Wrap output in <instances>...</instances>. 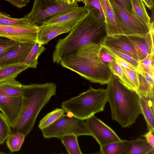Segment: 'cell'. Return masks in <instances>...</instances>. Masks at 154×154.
I'll use <instances>...</instances> for the list:
<instances>
[{
  "instance_id": "28",
  "label": "cell",
  "mask_w": 154,
  "mask_h": 154,
  "mask_svg": "<svg viewBox=\"0 0 154 154\" xmlns=\"http://www.w3.org/2000/svg\"><path fill=\"white\" fill-rule=\"evenodd\" d=\"M36 24L24 17L20 19L14 18L0 12V25L31 26Z\"/></svg>"
},
{
  "instance_id": "36",
  "label": "cell",
  "mask_w": 154,
  "mask_h": 154,
  "mask_svg": "<svg viewBox=\"0 0 154 154\" xmlns=\"http://www.w3.org/2000/svg\"><path fill=\"white\" fill-rule=\"evenodd\" d=\"M154 54H149L139 61V69L146 72L154 73Z\"/></svg>"
},
{
  "instance_id": "6",
  "label": "cell",
  "mask_w": 154,
  "mask_h": 154,
  "mask_svg": "<svg viewBox=\"0 0 154 154\" xmlns=\"http://www.w3.org/2000/svg\"><path fill=\"white\" fill-rule=\"evenodd\" d=\"M45 138H60L69 134L78 137L86 135L92 136L86 123L84 120L73 117H69L65 115L50 125L41 130Z\"/></svg>"
},
{
  "instance_id": "31",
  "label": "cell",
  "mask_w": 154,
  "mask_h": 154,
  "mask_svg": "<svg viewBox=\"0 0 154 154\" xmlns=\"http://www.w3.org/2000/svg\"><path fill=\"white\" fill-rule=\"evenodd\" d=\"M108 65L114 75L117 76L123 84L127 87L133 90L130 82L121 66L117 63L116 60L108 63Z\"/></svg>"
},
{
  "instance_id": "9",
  "label": "cell",
  "mask_w": 154,
  "mask_h": 154,
  "mask_svg": "<svg viewBox=\"0 0 154 154\" xmlns=\"http://www.w3.org/2000/svg\"><path fill=\"white\" fill-rule=\"evenodd\" d=\"M38 26L0 25V36L19 43L37 41Z\"/></svg>"
},
{
  "instance_id": "32",
  "label": "cell",
  "mask_w": 154,
  "mask_h": 154,
  "mask_svg": "<svg viewBox=\"0 0 154 154\" xmlns=\"http://www.w3.org/2000/svg\"><path fill=\"white\" fill-rule=\"evenodd\" d=\"M11 131V127L7 119L0 112V144L4 143Z\"/></svg>"
},
{
  "instance_id": "10",
  "label": "cell",
  "mask_w": 154,
  "mask_h": 154,
  "mask_svg": "<svg viewBox=\"0 0 154 154\" xmlns=\"http://www.w3.org/2000/svg\"><path fill=\"white\" fill-rule=\"evenodd\" d=\"M86 120V123L92 136L100 146L122 140L111 128L94 115Z\"/></svg>"
},
{
  "instance_id": "16",
  "label": "cell",
  "mask_w": 154,
  "mask_h": 154,
  "mask_svg": "<svg viewBox=\"0 0 154 154\" xmlns=\"http://www.w3.org/2000/svg\"><path fill=\"white\" fill-rule=\"evenodd\" d=\"M138 94L141 113L145 119L148 130L154 131V93Z\"/></svg>"
},
{
  "instance_id": "11",
  "label": "cell",
  "mask_w": 154,
  "mask_h": 154,
  "mask_svg": "<svg viewBox=\"0 0 154 154\" xmlns=\"http://www.w3.org/2000/svg\"><path fill=\"white\" fill-rule=\"evenodd\" d=\"M88 12L84 7H78L74 9L53 16L43 24L55 25L73 29Z\"/></svg>"
},
{
  "instance_id": "37",
  "label": "cell",
  "mask_w": 154,
  "mask_h": 154,
  "mask_svg": "<svg viewBox=\"0 0 154 154\" xmlns=\"http://www.w3.org/2000/svg\"><path fill=\"white\" fill-rule=\"evenodd\" d=\"M99 57L102 62L107 64L116 60L114 57L102 45L100 51Z\"/></svg>"
},
{
  "instance_id": "25",
  "label": "cell",
  "mask_w": 154,
  "mask_h": 154,
  "mask_svg": "<svg viewBox=\"0 0 154 154\" xmlns=\"http://www.w3.org/2000/svg\"><path fill=\"white\" fill-rule=\"evenodd\" d=\"M78 136L69 134L61 137L60 139L69 154H82L77 139Z\"/></svg>"
},
{
  "instance_id": "20",
  "label": "cell",
  "mask_w": 154,
  "mask_h": 154,
  "mask_svg": "<svg viewBox=\"0 0 154 154\" xmlns=\"http://www.w3.org/2000/svg\"><path fill=\"white\" fill-rule=\"evenodd\" d=\"M24 63H17L0 67V83L15 79L21 72L28 69Z\"/></svg>"
},
{
  "instance_id": "41",
  "label": "cell",
  "mask_w": 154,
  "mask_h": 154,
  "mask_svg": "<svg viewBox=\"0 0 154 154\" xmlns=\"http://www.w3.org/2000/svg\"><path fill=\"white\" fill-rule=\"evenodd\" d=\"M154 131H148L141 136L145 138L147 141L152 146L154 147Z\"/></svg>"
},
{
  "instance_id": "8",
  "label": "cell",
  "mask_w": 154,
  "mask_h": 154,
  "mask_svg": "<svg viewBox=\"0 0 154 154\" xmlns=\"http://www.w3.org/2000/svg\"><path fill=\"white\" fill-rule=\"evenodd\" d=\"M113 11L123 34L144 35L149 32V28L113 0H108Z\"/></svg>"
},
{
  "instance_id": "3",
  "label": "cell",
  "mask_w": 154,
  "mask_h": 154,
  "mask_svg": "<svg viewBox=\"0 0 154 154\" xmlns=\"http://www.w3.org/2000/svg\"><path fill=\"white\" fill-rule=\"evenodd\" d=\"M56 85L53 82L42 84H22V109L11 133L19 132L26 137L33 129L42 109L56 94Z\"/></svg>"
},
{
  "instance_id": "29",
  "label": "cell",
  "mask_w": 154,
  "mask_h": 154,
  "mask_svg": "<svg viewBox=\"0 0 154 154\" xmlns=\"http://www.w3.org/2000/svg\"><path fill=\"white\" fill-rule=\"evenodd\" d=\"M84 7L87 11H91L96 17L105 22L104 14L98 0H86Z\"/></svg>"
},
{
  "instance_id": "13",
  "label": "cell",
  "mask_w": 154,
  "mask_h": 154,
  "mask_svg": "<svg viewBox=\"0 0 154 154\" xmlns=\"http://www.w3.org/2000/svg\"><path fill=\"white\" fill-rule=\"evenodd\" d=\"M36 42L20 43L16 48L0 58V67L13 64L24 63Z\"/></svg>"
},
{
  "instance_id": "40",
  "label": "cell",
  "mask_w": 154,
  "mask_h": 154,
  "mask_svg": "<svg viewBox=\"0 0 154 154\" xmlns=\"http://www.w3.org/2000/svg\"><path fill=\"white\" fill-rule=\"evenodd\" d=\"M16 7L21 8L27 5L30 0H5Z\"/></svg>"
},
{
  "instance_id": "14",
  "label": "cell",
  "mask_w": 154,
  "mask_h": 154,
  "mask_svg": "<svg viewBox=\"0 0 154 154\" xmlns=\"http://www.w3.org/2000/svg\"><path fill=\"white\" fill-rule=\"evenodd\" d=\"M127 36L134 46L139 61L149 55L154 54V40L149 32L144 35Z\"/></svg>"
},
{
  "instance_id": "39",
  "label": "cell",
  "mask_w": 154,
  "mask_h": 154,
  "mask_svg": "<svg viewBox=\"0 0 154 154\" xmlns=\"http://www.w3.org/2000/svg\"><path fill=\"white\" fill-rule=\"evenodd\" d=\"M115 58L117 63L120 66L137 72L139 71L137 69L123 59L117 57H116Z\"/></svg>"
},
{
  "instance_id": "45",
  "label": "cell",
  "mask_w": 154,
  "mask_h": 154,
  "mask_svg": "<svg viewBox=\"0 0 154 154\" xmlns=\"http://www.w3.org/2000/svg\"><path fill=\"white\" fill-rule=\"evenodd\" d=\"M75 1L77 2H79L80 1L82 2L85 4H86V0H75Z\"/></svg>"
},
{
  "instance_id": "30",
  "label": "cell",
  "mask_w": 154,
  "mask_h": 154,
  "mask_svg": "<svg viewBox=\"0 0 154 154\" xmlns=\"http://www.w3.org/2000/svg\"><path fill=\"white\" fill-rule=\"evenodd\" d=\"M103 47L109 52L113 56L115 57H118L128 62L139 70V61L134 57L124 52L111 48L103 45Z\"/></svg>"
},
{
  "instance_id": "4",
  "label": "cell",
  "mask_w": 154,
  "mask_h": 154,
  "mask_svg": "<svg viewBox=\"0 0 154 154\" xmlns=\"http://www.w3.org/2000/svg\"><path fill=\"white\" fill-rule=\"evenodd\" d=\"M106 89L112 119L123 128L134 124L141 114L139 98L137 92L125 86L113 74Z\"/></svg>"
},
{
  "instance_id": "23",
  "label": "cell",
  "mask_w": 154,
  "mask_h": 154,
  "mask_svg": "<svg viewBox=\"0 0 154 154\" xmlns=\"http://www.w3.org/2000/svg\"><path fill=\"white\" fill-rule=\"evenodd\" d=\"M45 49V48L43 45L37 42H35L24 62L28 68H35L37 67L38 63V57Z\"/></svg>"
},
{
  "instance_id": "38",
  "label": "cell",
  "mask_w": 154,
  "mask_h": 154,
  "mask_svg": "<svg viewBox=\"0 0 154 154\" xmlns=\"http://www.w3.org/2000/svg\"><path fill=\"white\" fill-rule=\"evenodd\" d=\"M116 3L131 14L135 15L131 0H113Z\"/></svg>"
},
{
  "instance_id": "12",
  "label": "cell",
  "mask_w": 154,
  "mask_h": 154,
  "mask_svg": "<svg viewBox=\"0 0 154 154\" xmlns=\"http://www.w3.org/2000/svg\"><path fill=\"white\" fill-rule=\"evenodd\" d=\"M22 96L8 97L0 94V110L7 119L11 128L15 125L23 106Z\"/></svg>"
},
{
  "instance_id": "46",
  "label": "cell",
  "mask_w": 154,
  "mask_h": 154,
  "mask_svg": "<svg viewBox=\"0 0 154 154\" xmlns=\"http://www.w3.org/2000/svg\"><path fill=\"white\" fill-rule=\"evenodd\" d=\"M5 153L0 151V154H5Z\"/></svg>"
},
{
  "instance_id": "33",
  "label": "cell",
  "mask_w": 154,
  "mask_h": 154,
  "mask_svg": "<svg viewBox=\"0 0 154 154\" xmlns=\"http://www.w3.org/2000/svg\"><path fill=\"white\" fill-rule=\"evenodd\" d=\"M20 43L0 36V58L16 48Z\"/></svg>"
},
{
  "instance_id": "7",
  "label": "cell",
  "mask_w": 154,
  "mask_h": 154,
  "mask_svg": "<svg viewBox=\"0 0 154 154\" xmlns=\"http://www.w3.org/2000/svg\"><path fill=\"white\" fill-rule=\"evenodd\" d=\"M78 7L77 3L62 5L55 0H34L31 11L24 17L36 24H43L54 16Z\"/></svg>"
},
{
  "instance_id": "42",
  "label": "cell",
  "mask_w": 154,
  "mask_h": 154,
  "mask_svg": "<svg viewBox=\"0 0 154 154\" xmlns=\"http://www.w3.org/2000/svg\"><path fill=\"white\" fill-rule=\"evenodd\" d=\"M147 7L150 9H152L153 7L154 0H142Z\"/></svg>"
},
{
  "instance_id": "34",
  "label": "cell",
  "mask_w": 154,
  "mask_h": 154,
  "mask_svg": "<svg viewBox=\"0 0 154 154\" xmlns=\"http://www.w3.org/2000/svg\"><path fill=\"white\" fill-rule=\"evenodd\" d=\"M139 86L137 94H143L154 93V85L150 84L140 72H138Z\"/></svg>"
},
{
  "instance_id": "22",
  "label": "cell",
  "mask_w": 154,
  "mask_h": 154,
  "mask_svg": "<svg viewBox=\"0 0 154 154\" xmlns=\"http://www.w3.org/2000/svg\"><path fill=\"white\" fill-rule=\"evenodd\" d=\"M128 148V140L111 143L100 146L99 153L102 154H125Z\"/></svg>"
},
{
  "instance_id": "35",
  "label": "cell",
  "mask_w": 154,
  "mask_h": 154,
  "mask_svg": "<svg viewBox=\"0 0 154 154\" xmlns=\"http://www.w3.org/2000/svg\"><path fill=\"white\" fill-rule=\"evenodd\" d=\"M121 66L130 82L133 90L137 92L139 86L137 72Z\"/></svg>"
},
{
  "instance_id": "19",
  "label": "cell",
  "mask_w": 154,
  "mask_h": 154,
  "mask_svg": "<svg viewBox=\"0 0 154 154\" xmlns=\"http://www.w3.org/2000/svg\"><path fill=\"white\" fill-rule=\"evenodd\" d=\"M128 148L125 154H154V147L143 138L128 140Z\"/></svg>"
},
{
  "instance_id": "21",
  "label": "cell",
  "mask_w": 154,
  "mask_h": 154,
  "mask_svg": "<svg viewBox=\"0 0 154 154\" xmlns=\"http://www.w3.org/2000/svg\"><path fill=\"white\" fill-rule=\"evenodd\" d=\"M0 94L8 97L22 95V84L15 79L0 83Z\"/></svg>"
},
{
  "instance_id": "24",
  "label": "cell",
  "mask_w": 154,
  "mask_h": 154,
  "mask_svg": "<svg viewBox=\"0 0 154 154\" xmlns=\"http://www.w3.org/2000/svg\"><path fill=\"white\" fill-rule=\"evenodd\" d=\"M135 16L143 24L149 27L150 19L142 0H131Z\"/></svg>"
},
{
  "instance_id": "15",
  "label": "cell",
  "mask_w": 154,
  "mask_h": 154,
  "mask_svg": "<svg viewBox=\"0 0 154 154\" xmlns=\"http://www.w3.org/2000/svg\"><path fill=\"white\" fill-rule=\"evenodd\" d=\"M102 45L124 52L138 60L134 46L126 35L124 34L108 35Z\"/></svg>"
},
{
  "instance_id": "18",
  "label": "cell",
  "mask_w": 154,
  "mask_h": 154,
  "mask_svg": "<svg viewBox=\"0 0 154 154\" xmlns=\"http://www.w3.org/2000/svg\"><path fill=\"white\" fill-rule=\"evenodd\" d=\"M103 11L108 35L123 34L108 0H98Z\"/></svg>"
},
{
  "instance_id": "1",
  "label": "cell",
  "mask_w": 154,
  "mask_h": 154,
  "mask_svg": "<svg viewBox=\"0 0 154 154\" xmlns=\"http://www.w3.org/2000/svg\"><path fill=\"white\" fill-rule=\"evenodd\" d=\"M108 35L105 22L97 18L88 11L66 37L57 41L52 55L53 62L59 63L62 58L87 44L94 43L102 45Z\"/></svg>"
},
{
  "instance_id": "43",
  "label": "cell",
  "mask_w": 154,
  "mask_h": 154,
  "mask_svg": "<svg viewBox=\"0 0 154 154\" xmlns=\"http://www.w3.org/2000/svg\"><path fill=\"white\" fill-rule=\"evenodd\" d=\"M57 2L62 5L69 4L68 0H55Z\"/></svg>"
},
{
  "instance_id": "44",
  "label": "cell",
  "mask_w": 154,
  "mask_h": 154,
  "mask_svg": "<svg viewBox=\"0 0 154 154\" xmlns=\"http://www.w3.org/2000/svg\"><path fill=\"white\" fill-rule=\"evenodd\" d=\"M69 4L73 5L75 3H78L77 2L75 1V0H68Z\"/></svg>"
},
{
  "instance_id": "27",
  "label": "cell",
  "mask_w": 154,
  "mask_h": 154,
  "mask_svg": "<svg viewBox=\"0 0 154 154\" xmlns=\"http://www.w3.org/2000/svg\"><path fill=\"white\" fill-rule=\"evenodd\" d=\"M63 108H57L47 114L40 121L38 127L41 130L53 124L65 114Z\"/></svg>"
},
{
  "instance_id": "17",
  "label": "cell",
  "mask_w": 154,
  "mask_h": 154,
  "mask_svg": "<svg viewBox=\"0 0 154 154\" xmlns=\"http://www.w3.org/2000/svg\"><path fill=\"white\" fill-rule=\"evenodd\" d=\"M70 31L67 29L57 25L42 24L38 26L36 42L42 45L46 44L56 37Z\"/></svg>"
},
{
  "instance_id": "26",
  "label": "cell",
  "mask_w": 154,
  "mask_h": 154,
  "mask_svg": "<svg viewBox=\"0 0 154 154\" xmlns=\"http://www.w3.org/2000/svg\"><path fill=\"white\" fill-rule=\"evenodd\" d=\"M26 137L24 134L19 132L11 134L7 137L6 142V145L10 151L13 152L19 151Z\"/></svg>"
},
{
  "instance_id": "2",
  "label": "cell",
  "mask_w": 154,
  "mask_h": 154,
  "mask_svg": "<svg viewBox=\"0 0 154 154\" xmlns=\"http://www.w3.org/2000/svg\"><path fill=\"white\" fill-rule=\"evenodd\" d=\"M101 48V45L94 43L84 45L62 58L59 63L91 82L107 84L113 74L108 64L100 59Z\"/></svg>"
},
{
  "instance_id": "5",
  "label": "cell",
  "mask_w": 154,
  "mask_h": 154,
  "mask_svg": "<svg viewBox=\"0 0 154 154\" xmlns=\"http://www.w3.org/2000/svg\"><path fill=\"white\" fill-rule=\"evenodd\" d=\"M107 102L106 89L90 86L79 95L63 102L61 106L68 117L84 120L103 111Z\"/></svg>"
}]
</instances>
